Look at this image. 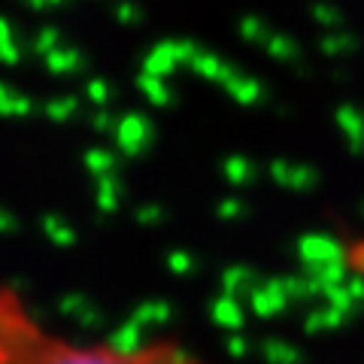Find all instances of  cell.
Here are the masks:
<instances>
[{
  "label": "cell",
  "mask_w": 364,
  "mask_h": 364,
  "mask_svg": "<svg viewBox=\"0 0 364 364\" xmlns=\"http://www.w3.org/2000/svg\"><path fill=\"white\" fill-rule=\"evenodd\" d=\"M85 95H88V100H91V104L104 107L107 100H109V85L104 82V79H91V82H88V88H85Z\"/></svg>",
  "instance_id": "cell-26"
},
{
  "label": "cell",
  "mask_w": 364,
  "mask_h": 364,
  "mask_svg": "<svg viewBox=\"0 0 364 364\" xmlns=\"http://www.w3.org/2000/svg\"><path fill=\"white\" fill-rule=\"evenodd\" d=\"M198 52L200 49H198V46H191V43H161V46H155L152 55L146 58L143 73H149V76H167L176 64H191Z\"/></svg>",
  "instance_id": "cell-3"
},
{
  "label": "cell",
  "mask_w": 364,
  "mask_h": 364,
  "mask_svg": "<svg viewBox=\"0 0 364 364\" xmlns=\"http://www.w3.org/2000/svg\"><path fill=\"white\" fill-rule=\"evenodd\" d=\"M358 49V40L352 37V33H328V37L322 40V52L325 55H331V58H337V55H349V52H355Z\"/></svg>",
  "instance_id": "cell-16"
},
{
  "label": "cell",
  "mask_w": 364,
  "mask_h": 364,
  "mask_svg": "<svg viewBox=\"0 0 364 364\" xmlns=\"http://www.w3.org/2000/svg\"><path fill=\"white\" fill-rule=\"evenodd\" d=\"M46 64H49L52 73L58 76H67V73H76L79 67H82V58H79L76 49H64V46H58L55 52L46 55Z\"/></svg>",
  "instance_id": "cell-9"
},
{
  "label": "cell",
  "mask_w": 364,
  "mask_h": 364,
  "mask_svg": "<svg viewBox=\"0 0 364 364\" xmlns=\"http://www.w3.org/2000/svg\"><path fill=\"white\" fill-rule=\"evenodd\" d=\"M264 49L273 55V58H279V61H291L294 55H298V43L289 40V37H282V33H270V40Z\"/></svg>",
  "instance_id": "cell-18"
},
{
  "label": "cell",
  "mask_w": 364,
  "mask_h": 364,
  "mask_svg": "<svg viewBox=\"0 0 364 364\" xmlns=\"http://www.w3.org/2000/svg\"><path fill=\"white\" fill-rule=\"evenodd\" d=\"M191 67H195V73L207 76V79H215V82H222V85H228L237 76L222 58H215V55H210V52H198L195 61H191Z\"/></svg>",
  "instance_id": "cell-8"
},
{
  "label": "cell",
  "mask_w": 364,
  "mask_h": 364,
  "mask_svg": "<svg viewBox=\"0 0 364 364\" xmlns=\"http://www.w3.org/2000/svg\"><path fill=\"white\" fill-rule=\"evenodd\" d=\"M215 318H219V322H225V325H240V310H237L234 306V301L231 298H222L219 304H215Z\"/></svg>",
  "instance_id": "cell-25"
},
{
  "label": "cell",
  "mask_w": 364,
  "mask_h": 364,
  "mask_svg": "<svg viewBox=\"0 0 364 364\" xmlns=\"http://www.w3.org/2000/svg\"><path fill=\"white\" fill-rule=\"evenodd\" d=\"M76 112V100L70 95H64V97H55L46 104V116H49L52 122H67Z\"/></svg>",
  "instance_id": "cell-21"
},
{
  "label": "cell",
  "mask_w": 364,
  "mask_h": 364,
  "mask_svg": "<svg viewBox=\"0 0 364 364\" xmlns=\"http://www.w3.org/2000/svg\"><path fill=\"white\" fill-rule=\"evenodd\" d=\"M225 88H228V95H231L237 104H255V100L261 97V85L255 82L252 76H243V73H237Z\"/></svg>",
  "instance_id": "cell-10"
},
{
  "label": "cell",
  "mask_w": 364,
  "mask_h": 364,
  "mask_svg": "<svg viewBox=\"0 0 364 364\" xmlns=\"http://www.w3.org/2000/svg\"><path fill=\"white\" fill-rule=\"evenodd\" d=\"M243 213H246V207H243V200H237V198H228L219 203V219H240Z\"/></svg>",
  "instance_id": "cell-28"
},
{
  "label": "cell",
  "mask_w": 364,
  "mask_h": 364,
  "mask_svg": "<svg viewBox=\"0 0 364 364\" xmlns=\"http://www.w3.org/2000/svg\"><path fill=\"white\" fill-rule=\"evenodd\" d=\"M313 18L318 21V25H325V28H340V25H343V16H340V9L328 6V4H316L313 6Z\"/></svg>",
  "instance_id": "cell-23"
},
{
  "label": "cell",
  "mask_w": 364,
  "mask_h": 364,
  "mask_svg": "<svg viewBox=\"0 0 364 364\" xmlns=\"http://www.w3.org/2000/svg\"><path fill=\"white\" fill-rule=\"evenodd\" d=\"M112 164H116V158H112L109 152H104V149H91V152L85 155V167H88L95 176H100V179L112 173Z\"/></svg>",
  "instance_id": "cell-19"
},
{
  "label": "cell",
  "mask_w": 364,
  "mask_h": 364,
  "mask_svg": "<svg viewBox=\"0 0 364 364\" xmlns=\"http://www.w3.org/2000/svg\"><path fill=\"white\" fill-rule=\"evenodd\" d=\"M122 186H119V179L116 176H104L97 182V207L104 210V213H116V207H119V200H122Z\"/></svg>",
  "instance_id": "cell-11"
},
{
  "label": "cell",
  "mask_w": 364,
  "mask_h": 364,
  "mask_svg": "<svg viewBox=\"0 0 364 364\" xmlns=\"http://www.w3.org/2000/svg\"><path fill=\"white\" fill-rule=\"evenodd\" d=\"M240 33H243L246 40L261 43V46H267V40H270L267 25H264V21H258V18H243V21H240Z\"/></svg>",
  "instance_id": "cell-22"
},
{
  "label": "cell",
  "mask_w": 364,
  "mask_h": 364,
  "mask_svg": "<svg viewBox=\"0 0 364 364\" xmlns=\"http://www.w3.org/2000/svg\"><path fill=\"white\" fill-rule=\"evenodd\" d=\"M289 301H291V298H289L286 286H282V279H273V282H267L264 289H258V291L252 294V306H255V310H258L261 316H273V313H279Z\"/></svg>",
  "instance_id": "cell-7"
},
{
  "label": "cell",
  "mask_w": 364,
  "mask_h": 364,
  "mask_svg": "<svg viewBox=\"0 0 364 364\" xmlns=\"http://www.w3.org/2000/svg\"><path fill=\"white\" fill-rule=\"evenodd\" d=\"M9 231H16V219H13V213H6L0 207V234H9Z\"/></svg>",
  "instance_id": "cell-32"
},
{
  "label": "cell",
  "mask_w": 364,
  "mask_h": 364,
  "mask_svg": "<svg viewBox=\"0 0 364 364\" xmlns=\"http://www.w3.org/2000/svg\"><path fill=\"white\" fill-rule=\"evenodd\" d=\"M225 176L234 182V186H246V182H252V176H255V170H252V164H249V158H243V155H231L225 161Z\"/></svg>",
  "instance_id": "cell-15"
},
{
  "label": "cell",
  "mask_w": 364,
  "mask_h": 364,
  "mask_svg": "<svg viewBox=\"0 0 364 364\" xmlns=\"http://www.w3.org/2000/svg\"><path fill=\"white\" fill-rule=\"evenodd\" d=\"M0 364H200V361L173 343H143L136 349H119L107 340L104 346H76L58 334H49L16 301L0 298Z\"/></svg>",
  "instance_id": "cell-1"
},
{
  "label": "cell",
  "mask_w": 364,
  "mask_h": 364,
  "mask_svg": "<svg viewBox=\"0 0 364 364\" xmlns=\"http://www.w3.org/2000/svg\"><path fill=\"white\" fill-rule=\"evenodd\" d=\"M298 255L306 270H318L325 264H334V261H343V246L328 234H306L298 243Z\"/></svg>",
  "instance_id": "cell-2"
},
{
  "label": "cell",
  "mask_w": 364,
  "mask_h": 364,
  "mask_svg": "<svg viewBox=\"0 0 364 364\" xmlns=\"http://www.w3.org/2000/svg\"><path fill=\"white\" fill-rule=\"evenodd\" d=\"M149 122L143 116H124L119 124H116V136H119V146L124 155H136L146 149L149 143Z\"/></svg>",
  "instance_id": "cell-4"
},
{
  "label": "cell",
  "mask_w": 364,
  "mask_h": 364,
  "mask_svg": "<svg viewBox=\"0 0 364 364\" xmlns=\"http://www.w3.org/2000/svg\"><path fill=\"white\" fill-rule=\"evenodd\" d=\"M337 128L343 131L352 152H364V112L355 107H340L337 109Z\"/></svg>",
  "instance_id": "cell-6"
},
{
  "label": "cell",
  "mask_w": 364,
  "mask_h": 364,
  "mask_svg": "<svg viewBox=\"0 0 364 364\" xmlns=\"http://www.w3.org/2000/svg\"><path fill=\"white\" fill-rule=\"evenodd\" d=\"M0 61H4V64H18L21 61V49H18L13 40L0 43Z\"/></svg>",
  "instance_id": "cell-29"
},
{
  "label": "cell",
  "mask_w": 364,
  "mask_h": 364,
  "mask_svg": "<svg viewBox=\"0 0 364 364\" xmlns=\"http://www.w3.org/2000/svg\"><path fill=\"white\" fill-rule=\"evenodd\" d=\"M155 313H167V310H164V306H143V310H140V318H155V322H158L161 316H155Z\"/></svg>",
  "instance_id": "cell-34"
},
{
  "label": "cell",
  "mask_w": 364,
  "mask_h": 364,
  "mask_svg": "<svg viewBox=\"0 0 364 364\" xmlns=\"http://www.w3.org/2000/svg\"><path fill=\"white\" fill-rule=\"evenodd\" d=\"M167 267L173 273H188L191 267H195V258H191L188 252H170L167 255Z\"/></svg>",
  "instance_id": "cell-27"
},
{
  "label": "cell",
  "mask_w": 364,
  "mask_h": 364,
  "mask_svg": "<svg viewBox=\"0 0 364 364\" xmlns=\"http://www.w3.org/2000/svg\"><path fill=\"white\" fill-rule=\"evenodd\" d=\"M91 124H95L97 131H109V128H112V119L107 116V112H97V116H95V122H91Z\"/></svg>",
  "instance_id": "cell-33"
},
{
  "label": "cell",
  "mask_w": 364,
  "mask_h": 364,
  "mask_svg": "<svg viewBox=\"0 0 364 364\" xmlns=\"http://www.w3.org/2000/svg\"><path fill=\"white\" fill-rule=\"evenodd\" d=\"M31 112V100L16 95L13 88L0 85V116H28Z\"/></svg>",
  "instance_id": "cell-12"
},
{
  "label": "cell",
  "mask_w": 364,
  "mask_h": 364,
  "mask_svg": "<svg viewBox=\"0 0 364 364\" xmlns=\"http://www.w3.org/2000/svg\"><path fill=\"white\" fill-rule=\"evenodd\" d=\"M58 49V31L55 28H43L37 33V40H33V52H40V55H49Z\"/></svg>",
  "instance_id": "cell-24"
},
{
  "label": "cell",
  "mask_w": 364,
  "mask_h": 364,
  "mask_svg": "<svg viewBox=\"0 0 364 364\" xmlns=\"http://www.w3.org/2000/svg\"><path fill=\"white\" fill-rule=\"evenodd\" d=\"M252 270L249 267H228L225 273H222V286H225V291H231V294H237L240 289H249L252 286Z\"/></svg>",
  "instance_id": "cell-17"
},
{
  "label": "cell",
  "mask_w": 364,
  "mask_h": 364,
  "mask_svg": "<svg viewBox=\"0 0 364 364\" xmlns=\"http://www.w3.org/2000/svg\"><path fill=\"white\" fill-rule=\"evenodd\" d=\"M6 40H13V28H9L6 18H0V43H6Z\"/></svg>",
  "instance_id": "cell-35"
},
{
  "label": "cell",
  "mask_w": 364,
  "mask_h": 364,
  "mask_svg": "<svg viewBox=\"0 0 364 364\" xmlns=\"http://www.w3.org/2000/svg\"><path fill=\"white\" fill-rule=\"evenodd\" d=\"M270 176L286 188H294V191H306L313 188L318 182V173L313 167H301V164H286V161H273L270 164Z\"/></svg>",
  "instance_id": "cell-5"
},
{
  "label": "cell",
  "mask_w": 364,
  "mask_h": 364,
  "mask_svg": "<svg viewBox=\"0 0 364 364\" xmlns=\"http://www.w3.org/2000/svg\"><path fill=\"white\" fill-rule=\"evenodd\" d=\"M116 16L124 21V25H134V21L140 18V13H136V6H131V4H122V6L116 9Z\"/></svg>",
  "instance_id": "cell-31"
},
{
  "label": "cell",
  "mask_w": 364,
  "mask_h": 364,
  "mask_svg": "<svg viewBox=\"0 0 364 364\" xmlns=\"http://www.w3.org/2000/svg\"><path fill=\"white\" fill-rule=\"evenodd\" d=\"M136 85H140V91L152 100V104H158V107L170 104V88L161 82V76H149V73H143L140 79H136Z\"/></svg>",
  "instance_id": "cell-13"
},
{
  "label": "cell",
  "mask_w": 364,
  "mask_h": 364,
  "mask_svg": "<svg viewBox=\"0 0 364 364\" xmlns=\"http://www.w3.org/2000/svg\"><path fill=\"white\" fill-rule=\"evenodd\" d=\"M31 4H37V6H58L61 0H31Z\"/></svg>",
  "instance_id": "cell-36"
},
{
  "label": "cell",
  "mask_w": 364,
  "mask_h": 364,
  "mask_svg": "<svg viewBox=\"0 0 364 364\" xmlns=\"http://www.w3.org/2000/svg\"><path fill=\"white\" fill-rule=\"evenodd\" d=\"M161 210H158V207H143V210H136V222H140V225H158V222H161Z\"/></svg>",
  "instance_id": "cell-30"
},
{
  "label": "cell",
  "mask_w": 364,
  "mask_h": 364,
  "mask_svg": "<svg viewBox=\"0 0 364 364\" xmlns=\"http://www.w3.org/2000/svg\"><path fill=\"white\" fill-rule=\"evenodd\" d=\"M43 231L52 237L55 246H73L76 243V231H73V228H67L58 215H46V219H43Z\"/></svg>",
  "instance_id": "cell-14"
},
{
  "label": "cell",
  "mask_w": 364,
  "mask_h": 364,
  "mask_svg": "<svg viewBox=\"0 0 364 364\" xmlns=\"http://www.w3.org/2000/svg\"><path fill=\"white\" fill-rule=\"evenodd\" d=\"M343 318H346V313H343V310H337V306L328 304L325 310L313 313V318L306 322V328H310V331H316V328H337L340 322H343Z\"/></svg>",
  "instance_id": "cell-20"
}]
</instances>
